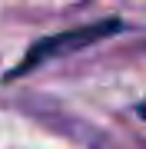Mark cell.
Instances as JSON below:
<instances>
[{
  "instance_id": "6da1fadb",
  "label": "cell",
  "mask_w": 146,
  "mask_h": 149,
  "mask_svg": "<svg viewBox=\"0 0 146 149\" xmlns=\"http://www.w3.org/2000/svg\"><path fill=\"white\" fill-rule=\"evenodd\" d=\"M123 30V20H116V17H110V20H100V23H87V27H70L63 33H50V37L37 40L33 47L23 53V60L17 63L13 70H7V80H17V76L30 73L33 66H43L50 60L57 56H66V53H76V50L90 47V43H100L106 37H113V33Z\"/></svg>"
},
{
  "instance_id": "7a4b0ae2",
  "label": "cell",
  "mask_w": 146,
  "mask_h": 149,
  "mask_svg": "<svg viewBox=\"0 0 146 149\" xmlns=\"http://www.w3.org/2000/svg\"><path fill=\"white\" fill-rule=\"evenodd\" d=\"M136 113H140V116H143V119H146V100H143V103H140V106H136Z\"/></svg>"
}]
</instances>
